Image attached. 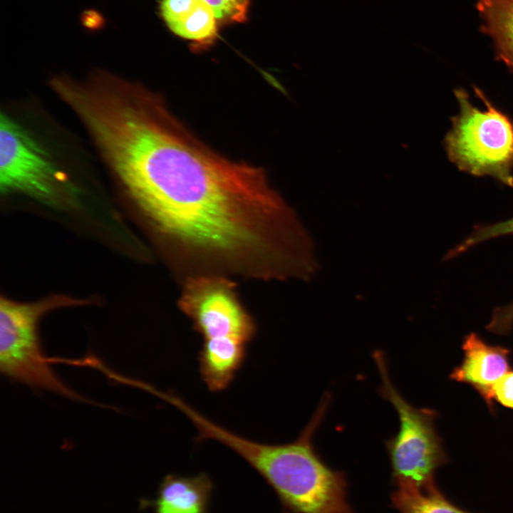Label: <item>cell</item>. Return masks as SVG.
<instances>
[{
	"mask_svg": "<svg viewBox=\"0 0 513 513\" xmlns=\"http://www.w3.org/2000/svg\"><path fill=\"white\" fill-rule=\"evenodd\" d=\"M86 128L104 162L167 249L180 281L201 275L261 280L288 252L296 212L266 171L195 137L160 95L118 88Z\"/></svg>",
	"mask_w": 513,
	"mask_h": 513,
	"instance_id": "obj_1",
	"label": "cell"
},
{
	"mask_svg": "<svg viewBox=\"0 0 513 513\" xmlns=\"http://www.w3.org/2000/svg\"><path fill=\"white\" fill-rule=\"evenodd\" d=\"M331 398L323 394L309 422L289 443L268 444L229 430L220 442L236 452L271 487L286 513H353L348 501L346 475L330 467L313 440Z\"/></svg>",
	"mask_w": 513,
	"mask_h": 513,
	"instance_id": "obj_2",
	"label": "cell"
},
{
	"mask_svg": "<svg viewBox=\"0 0 513 513\" xmlns=\"http://www.w3.org/2000/svg\"><path fill=\"white\" fill-rule=\"evenodd\" d=\"M473 88L486 109L472 105L463 88L454 90L460 110L445 137L447 157L462 172L490 176L513 187V122L480 88Z\"/></svg>",
	"mask_w": 513,
	"mask_h": 513,
	"instance_id": "obj_3",
	"label": "cell"
},
{
	"mask_svg": "<svg viewBox=\"0 0 513 513\" xmlns=\"http://www.w3.org/2000/svg\"><path fill=\"white\" fill-rule=\"evenodd\" d=\"M86 304V300L53 296L21 303L0 301V370L12 380L81 402L88 400L68 386L44 355L38 335L41 318L58 308Z\"/></svg>",
	"mask_w": 513,
	"mask_h": 513,
	"instance_id": "obj_4",
	"label": "cell"
},
{
	"mask_svg": "<svg viewBox=\"0 0 513 513\" xmlns=\"http://www.w3.org/2000/svg\"><path fill=\"white\" fill-rule=\"evenodd\" d=\"M373 359L378 370V393L395 408L399 428L385 440L392 479L396 485L423 486L435 482L436 470L447 461L435 428L436 413L408 403L390 378L385 356L375 350Z\"/></svg>",
	"mask_w": 513,
	"mask_h": 513,
	"instance_id": "obj_5",
	"label": "cell"
},
{
	"mask_svg": "<svg viewBox=\"0 0 513 513\" xmlns=\"http://www.w3.org/2000/svg\"><path fill=\"white\" fill-rule=\"evenodd\" d=\"M0 188L48 204H57L73 191L47 150L6 113L0 120Z\"/></svg>",
	"mask_w": 513,
	"mask_h": 513,
	"instance_id": "obj_6",
	"label": "cell"
},
{
	"mask_svg": "<svg viewBox=\"0 0 513 513\" xmlns=\"http://www.w3.org/2000/svg\"><path fill=\"white\" fill-rule=\"evenodd\" d=\"M233 279L202 275L181 282L177 306L203 340L232 338L248 344L256 336V321L241 301Z\"/></svg>",
	"mask_w": 513,
	"mask_h": 513,
	"instance_id": "obj_7",
	"label": "cell"
},
{
	"mask_svg": "<svg viewBox=\"0 0 513 513\" xmlns=\"http://www.w3.org/2000/svg\"><path fill=\"white\" fill-rule=\"evenodd\" d=\"M465 356L450 378L471 385L484 399L491 387L510 370L508 349L487 344L477 334L470 333L463 341Z\"/></svg>",
	"mask_w": 513,
	"mask_h": 513,
	"instance_id": "obj_8",
	"label": "cell"
},
{
	"mask_svg": "<svg viewBox=\"0 0 513 513\" xmlns=\"http://www.w3.org/2000/svg\"><path fill=\"white\" fill-rule=\"evenodd\" d=\"M159 11L167 28L189 41L195 51L209 48L217 39V20L204 0H161Z\"/></svg>",
	"mask_w": 513,
	"mask_h": 513,
	"instance_id": "obj_9",
	"label": "cell"
},
{
	"mask_svg": "<svg viewBox=\"0 0 513 513\" xmlns=\"http://www.w3.org/2000/svg\"><path fill=\"white\" fill-rule=\"evenodd\" d=\"M214 483L205 473L184 477L167 475L155 499L144 502L154 513H208Z\"/></svg>",
	"mask_w": 513,
	"mask_h": 513,
	"instance_id": "obj_10",
	"label": "cell"
},
{
	"mask_svg": "<svg viewBox=\"0 0 513 513\" xmlns=\"http://www.w3.org/2000/svg\"><path fill=\"white\" fill-rule=\"evenodd\" d=\"M247 345L232 338L203 340L198 355L199 372L210 391L229 387L247 359Z\"/></svg>",
	"mask_w": 513,
	"mask_h": 513,
	"instance_id": "obj_11",
	"label": "cell"
},
{
	"mask_svg": "<svg viewBox=\"0 0 513 513\" xmlns=\"http://www.w3.org/2000/svg\"><path fill=\"white\" fill-rule=\"evenodd\" d=\"M480 31L492 41L497 61L513 72V0H477Z\"/></svg>",
	"mask_w": 513,
	"mask_h": 513,
	"instance_id": "obj_12",
	"label": "cell"
},
{
	"mask_svg": "<svg viewBox=\"0 0 513 513\" xmlns=\"http://www.w3.org/2000/svg\"><path fill=\"white\" fill-rule=\"evenodd\" d=\"M396 486L391 502L399 513H470L447 499L435 482L423 486Z\"/></svg>",
	"mask_w": 513,
	"mask_h": 513,
	"instance_id": "obj_13",
	"label": "cell"
},
{
	"mask_svg": "<svg viewBox=\"0 0 513 513\" xmlns=\"http://www.w3.org/2000/svg\"><path fill=\"white\" fill-rule=\"evenodd\" d=\"M504 235H513V217L494 224L475 225L472 232L448 251L444 259H451L477 244Z\"/></svg>",
	"mask_w": 513,
	"mask_h": 513,
	"instance_id": "obj_14",
	"label": "cell"
},
{
	"mask_svg": "<svg viewBox=\"0 0 513 513\" xmlns=\"http://www.w3.org/2000/svg\"><path fill=\"white\" fill-rule=\"evenodd\" d=\"M212 9L217 21L242 23L247 18L250 0H204Z\"/></svg>",
	"mask_w": 513,
	"mask_h": 513,
	"instance_id": "obj_15",
	"label": "cell"
},
{
	"mask_svg": "<svg viewBox=\"0 0 513 513\" xmlns=\"http://www.w3.org/2000/svg\"><path fill=\"white\" fill-rule=\"evenodd\" d=\"M494 399L504 406L513 408V371L506 373L491 387L484 400L491 407Z\"/></svg>",
	"mask_w": 513,
	"mask_h": 513,
	"instance_id": "obj_16",
	"label": "cell"
},
{
	"mask_svg": "<svg viewBox=\"0 0 513 513\" xmlns=\"http://www.w3.org/2000/svg\"><path fill=\"white\" fill-rule=\"evenodd\" d=\"M513 327V301L494 308L486 328L494 333L506 335Z\"/></svg>",
	"mask_w": 513,
	"mask_h": 513,
	"instance_id": "obj_17",
	"label": "cell"
}]
</instances>
